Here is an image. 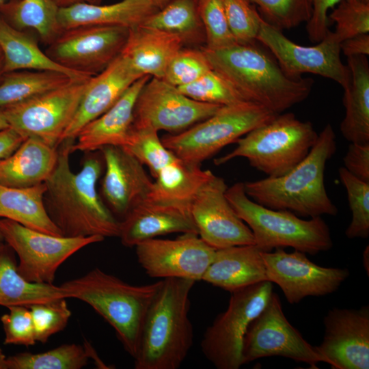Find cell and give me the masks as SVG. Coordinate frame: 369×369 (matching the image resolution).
<instances>
[{"label":"cell","instance_id":"ba28073f","mask_svg":"<svg viewBox=\"0 0 369 369\" xmlns=\"http://www.w3.org/2000/svg\"><path fill=\"white\" fill-rule=\"evenodd\" d=\"M276 115L249 101L221 106L209 118L178 133L164 136V146L182 161L200 165Z\"/></svg>","mask_w":369,"mask_h":369},{"label":"cell","instance_id":"7dc6e473","mask_svg":"<svg viewBox=\"0 0 369 369\" xmlns=\"http://www.w3.org/2000/svg\"><path fill=\"white\" fill-rule=\"evenodd\" d=\"M312 13L306 23V31L312 42H319L329 31L328 12L342 0H310Z\"/></svg>","mask_w":369,"mask_h":369},{"label":"cell","instance_id":"74e56055","mask_svg":"<svg viewBox=\"0 0 369 369\" xmlns=\"http://www.w3.org/2000/svg\"><path fill=\"white\" fill-rule=\"evenodd\" d=\"M338 175L346 190L352 212L345 234L348 238H366L369 236V183L357 178L344 167L338 169Z\"/></svg>","mask_w":369,"mask_h":369},{"label":"cell","instance_id":"91938a15","mask_svg":"<svg viewBox=\"0 0 369 369\" xmlns=\"http://www.w3.org/2000/svg\"><path fill=\"white\" fill-rule=\"evenodd\" d=\"M5 0H0V2L4 1Z\"/></svg>","mask_w":369,"mask_h":369},{"label":"cell","instance_id":"9a60e30c","mask_svg":"<svg viewBox=\"0 0 369 369\" xmlns=\"http://www.w3.org/2000/svg\"><path fill=\"white\" fill-rule=\"evenodd\" d=\"M220 107L191 99L163 79L150 77L137 98L133 128L179 133L209 118Z\"/></svg>","mask_w":369,"mask_h":369},{"label":"cell","instance_id":"4316f807","mask_svg":"<svg viewBox=\"0 0 369 369\" xmlns=\"http://www.w3.org/2000/svg\"><path fill=\"white\" fill-rule=\"evenodd\" d=\"M159 10L151 0H122L104 5L79 3L59 8L58 23L61 31L86 25L132 28L141 25Z\"/></svg>","mask_w":369,"mask_h":369},{"label":"cell","instance_id":"8992f818","mask_svg":"<svg viewBox=\"0 0 369 369\" xmlns=\"http://www.w3.org/2000/svg\"><path fill=\"white\" fill-rule=\"evenodd\" d=\"M226 196L237 215L250 228L255 245L262 251L292 247L316 255L333 247L329 226L321 217L303 219L291 211L262 206L247 196L243 182L228 187Z\"/></svg>","mask_w":369,"mask_h":369},{"label":"cell","instance_id":"ab89813d","mask_svg":"<svg viewBox=\"0 0 369 369\" xmlns=\"http://www.w3.org/2000/svg\"><path fill=\"white\" fill-rule=\"evenodd\" d=\"M206 48L221 49L237 43L230 29L223 0H197Z\"/></svg>","mask_w":369,"mask_h":369},{"label":"cell","instance_id":"816d5d0a","mask_svg":"<svg viewBox=\"0 0 369 369\" xmlns=\"http://www.w3.org/2000/svg\"><path fill=\"white\" fill-rule=\"evenodd\" d=\"M59 8H66L79 3H89L98 5L101 0H53Z\"/></svg>","mask_w":369,"mask_h":369},{"label":"cell","instance_id":"7c38bea8","mask_svg":"<svg viewBox=\"0 0 369 369\" xmlns=\"http://www.w3.org/2000/svg\"><path fill=\"white\" fill-rule=\"evenodd\" d=\"M129 29L120 25H86L64 29L48 45L45 53L67 69L94 76L121 55Z\"/></svg>","mask_w":369,"mask_h":369},{"label":"cell","instance_id":"ac0fdd59","mask_svg":"<svg viewBox=\"0 0 369 369\" xmlns=\"http://www.w3.org/2000/svg\"><path fill=\"white\" fill-rule=\"evenodd\" d=\"M227 188L224 179L214 174L191 202L190 212L198 236L216 249L255 245L250 228L226 196Z\"/></svg>","mask_w":369,"mask_h":369},{"label":"cell","instance_id":"5bb4252c","mask_svg":"<svg viewBox=\"0 0 369 369\" xmlns=\"http://www.w3.org/2000/svg\"><path fill=\"white\" fill-rule=\"evenodd\" d=\"M256 40L269 49L281 68L290 76L312 73L331 79L343 89L350 83L349 68L340 58L341 42L333 31L329 30L315 46H302L264 20Z\"/></svg>","mask_w":369,"mask_h":369},{"label":"cell","instance_id":"f35d334b","mask_svg":"<svg viewBox=\"0 0 369 369\" xmlns=\"http://www.w3.org/2000/svg\"><path fill=\"white\" fill-rule=\"evenodd\" d=\"M178 89L187 96L202 102L224 106L245 101L230 83L213 68L192 83Z\"/></svg>","mask_w":369,"mask_h":369},{"label":"cell","instance_id":"94428289","mask_svg":"<svg viewBox=\"0 0 369 369\" xmlns=\"http://www.w3.org/2000/svg\"><path fill=\"white\" fill-rule=\"evenodd\" d=\"M1 243H3V242H0V244H1Z\"/></svg>","mask_w":369,"mask_h":369},{"label":"cell","instance_id":"f5cc1de1","mask_svg":"<svg viewBox=\"0 0 369 369\" xmlns=\"http://www.w3.org/2000/svg\"><path fill=\"white\" fill-rule=\"evenodd\" d=\"M369 247L368 245L366 247L363 253V262L364 266L366 271L367 275H368L369 273Z\"/></svg>","mask_w":369,"mask_h":369},{"label":"cell","instance_id":"3957f363","mask_svg":"<svg viewBox=\"0 0 369 369\" xmlns=\"http://www.w3.org/2000/svg\"><path fill=\"white\" fill-rule=\"evenodd\" d=\"M336 150V137L330 124L318 134L308 155L284 175L243 182L247 196L275 210H286L301 217L336 215L324 182L327 162Z\"/></svg>","mask_w":369,"mask_h":369},{"label":"cell","instance_id":"ee69618b","mask_svg":"<svg viewBox=\"0 0 369 369\" xmlns=\"http://www.w3.org/2000/svg\"><path fill=\"white\" fill-rule=\"evenodd\" d=\"M336 23L334 33L339 40L369 33V3L361 0H342L328 16Z\"/></svg>","mask_w":369,"mask_h":369},{"label":"cell","instance_id":"e0dca14e","mask_svg":"<svg viewBox=\"0 0 369 369\" xmlns=\"http://www.w3.org/2000/svg\"><path fill=\"white\" fill-rule=\"evenodd\" d=\"M135 247L137 261L150 277L195 282L202 279L216 250L193 233L175 239L150 238Z\"/></svg>","mask_w":369,"mask_h":369},{"label":"cell","instance_id":"30bf717a","mask_svg":"<svg viewBox=\"0 0 369 369\" xmlns=\"http://www.w3.org/2000/svg\"><path fill=\"white\" fill-rule=\"evenodd\" d=\"M92 77L72 79L58 88L1 108L9 126L25 139L36 138L58 147Z\"/></svg>","mask_w":369,"mask_h":369},{"label":"cell","instance_id":"836d02e7","mask_svg":"<svg viewBox=\"0 0 369 369\" xmlns=\"http://www.w3.org/2000/svg\"><path fill=\"white\" fill-rule=\"evenodd\" d=\"M72 79H75L55 71L23 70L5 72L0 81V108L55 90Z\"/></svg>","mask_w":369,"mask_h":369},{"label":"cell","instance_id":"83f0119b","mask_svg":"<svg viewBox=\"0 0 369 369\" xmlns=\"http://www.w3.org/2000/svg\"><path fill=\"white\" fill-rule=\"evenodd\" d=\"M351 73L344 88L345 115L340 123L342 136L350 143L369 144V64L366 56L347 57Z\"/></svg>","mask_w":369,"mask_h":369},{"label":"cell","instance_id":"44dd1931","mask_svg":"<svg viewBox=\"0 0 369 369\" xmlns=\"http://www.w3.org/2000/svg\"><path fill=\"white\" fill-rule=\"evenodd\" d=\"M141 77L122 55L101 72L92 76L62 141L75 140L84 126L108 110Z\"/></svg>","mask_w":369,"mask_h":369},{"label":"cell","instance_id":"1f68e13d","mask_svg":"<svg viewBox=\"0 0 369 369\" xmlns=\"http://www.w3.org/2000/svg\"><path fill=\"white\" fill-rule=\"evenodd\" d=\"M44 183L28 188L0 184V219H8L46 234L62 236L44 204ZM0 242H3L0 234Z\"/></svg>","mask_w":369,"mask_h":369},{"label":"cell","instance_id":"9f6ffc18","mask_svg":"<svg viewBox=\"0 0 369 369\" xmlns=\"http://www.w3.org/2000/svg\"><path fill=\"white\" fill-rule=\"evenodd\" d=\"M152 3L159 8H163L167 5L171 0H151Z\"/></svg>","mask_w":369,"mask_h":369},{"label":"cell","instance_id":"8d00e7d4","mask_svg":"<svg viewBox=\"0 0 369 369\" xmlns=\"http://www.w3.org/2000/svg\"><path fill=\"white\" fill-rule=\"evenodd\" d=\"M124 148L146 165L154 177L178 158L164 146L158 131L151 128H133L128 144Z\"/></svg>","mask_w":369,"mask_h":369},{"label":"cell","instance_id":"6f0895ef","mask_svg":"<svg viewBox=\"0 0 369 369\" xmlns=\"http://www.w3.org/2000/svg\"><path fill=\"white\" fill-rule=\"evenodd\" d=\"M9 127V125L3 114L2 110L0 108V130Z\"/></svg>","mask_w":369,"mask_h":369},{"label":"cell","instance_id":"db71d44e","mask_svg":"<svg viewBox=\"0 0 369 369\" xmlns=\"http://www.w3.org/2000/svg\"><path fill=\"white\" fill-rule=\"evenodd\" d=\"M0 369L7 368V357L3 353V350L0 348Z\"/></svg>","mask_w":369,"mask_h":369},{"label":"cell","instance_id":"f546056e","mask_svg":"<svg viewBox=\"0 0 369 369\" xmlns=\"http://www.w3.org/2000/svg\"><path fill=\"white\" fill-rule=\"evenodd\" d=\"M213 175L210 170L178 157L156 173L146 199L190 208L197 193Z\"/></svg>","mask_w":369,"mask_h":369},{"label":"cell","instance_id":"ffe728a7","mask_svg":"<svg viewBox=\"0 0 369 369\" xmlns=\"http://www.w3.org/2000/svg\"><path fill=\"white\" fill-rule=\"evenodd\" d=\"M99 151L105 168L100 195L113 214L123 219L146 199L152 181L144 165L125 148L107 146Z\"/></svg>","mask_w":369,"mask_h":369},{"label":"cell","instance_id":"bcb514c9","mask_svg":"<svg viewBox=\"0 0 369 369\" xmlns=\"http://www.w3.org/2000/svg\"><path fill=\"white\" fill-rule=\"evenodd\" d=\"M9 312L1 316L5 333L4 344L33 346L37 342L30 310L23 305L7 308Z\"/></svg>","mask_w":369,"mask_h":369},{"label":"cell","instance_id":"603a6c76","mask_svg":"<svg viewBox=\"0 0 369 369\" xmlns=\"http://www.w3.org/2000/svg\"><path fill=\"white\" fill-rule=\"evenodd\" d=\"M150 77L144 75L138 79L113 106L84 126L75 138L71 152L98 151L107 146H126L133 129L137 98Z\"/></svg>","mask_w":369,"mask_h":369},{"label":"cell","instance_id":"7a4b0ae2","mask_svg":"<svg viewBox=\"0 0 369 369\" xmlns=\"http://www.w3.org/2000/svg\"><path fill=\"white\" fill-rule=\"evenodd\" d=\"M212 68L226 79L245 101L279 114L305 100L314 81L288 74L266 51L251 44L235 43L211 50L202 47Z\"/></svg>","mask_w":369,"mask_h":369},{"label":"cell","instance_id":"9c48e42d","mask_svg":"<svg viewBox=\"0 0 369 369\" xmlns=\"http://www.w3.org/2000/svg\"><path fill=\"white\" fill-rule=\"evenodd\" d=\"M273 283L262 282L231 292L227 309L208 326L201 342L205 357L217 369H238L247 330L267 304Z\"/></svg>","mask_w":369,"mask_h":369},{"label":"cell","instance_id":"7bdbcfd3","mask_svg":"<svg viewBox=\"0 0 369 369\" xmlns=\"http://www.w3.org/2000/svg\"><path fill=\"white\" fill-rule=\"evenodd\" d=\"M31 314L36 342L46 343L53 335L62 331L71 316L66 299L34 303L28 307Z\"/></svg>","mask_w":369,"mask_h":369},{"label":"cell","instance_id":"680465c9","mask_svg":"<svg viewBox=\"0 0 369 369\" xmlns=\"http://www.w3.org/2000/svg\"><path fill=\"white\" fill-rule=\"evenodd\" d=\"M361 1H364L365 3H369V0H361Z\"/></svg>","mask_w":369,"mask_h":369},{"label":"cell","instance_id":"8fae6325","mask_svg":"<svg viewBox=\"0 0 369 369\" xmlns=\"http://www.w3.org/2000/svg\"><path fill=\"white\" fill-rule=\"evenodd\" d=\"M0 234L18 258L19 274L30 282L48 284H53L57 269L72 254L105 239L52 235L8 219H0Z\"/></svg>","mask_w":369,"mask_h":369},{"label":"cell","instance_id":"4fadbf2b","mask_svg":"<svg viewBox=\"0 0 369 369\" xmlns=\"http://www.w3.org/2000/svg\"><path fill=\"white\" fill-rule=\"evenodd\" d=\"M243 364L256 359L279 356L303 362L317 369L326 359L288 320L281 301L273 292L267 304L249 325L243 340Z\"/></svg>","mask_w":369,"mask_h":369},{"label":"cell","instance_id":"e575fe53","mask_svg":"<svg viewBox=\"0 0 369 369\" xmlns=\"http://www.w3.org/2000/svg\"><path fill=\"white\" fill-rule=\"evenodd\" d=\"M182 38L185 42H196L203 26L197 0H171L163 8L148 16L141 25Z\"/></svg>","mask_w":369,"mask_h":369},{"label":"cell","instance_id":"484cf974","mask_svg":"<svg viewBox=\"0 0 369 369\" xmlns=\"http://www.w3.org/2000/svg\"><path fill=\"white\" fill-rule=\"evenodd\" d=\"M57 158L58 147L26 138L12 154L0 161V184L28 188L43 184L53 172Z\"/></svg>","mask_w":369,"mask_h":369},{"label":"cell","instance_id":"b9f144b4","mask_svg":"<svg viewBox=\"0 0 369 369\" xmlns=\"http://www.w3.org/2000/svg\"><path fill=\"white\" fill-rule=\"evenodd\" d=\"M230 29L237 43L256 42L264 20L250 0H223Z\"/></svg>","mask_w":369,"mask_h":369},{"label":"cell","instance_id":"52a82bcc","mask_svg":"<svg viewBox=\"0 0 369 369\" xmlns=\"http://www.w3.org/2000/svg\"><path fill=\"white\" fill-rule=\"evenodd\" d=\"M318 136L310 122L301 121L292 113H282L239 138L232 151L214 162L220 165L243 157L267 177L281 176L308 155Z\"/></svg>","mask_w":369,"mask_h":369},{"label":"cell","instance_id":"5b68a950","mask_svg":"<svg viewBox=\"0 0 369 369\" xmlns=\"http://www.w3.org/2000/svg\"><path fill=\"white\" fill-rule=\"evenodd\" d=\"M163 279L133 285L95 268L85 275L63 283L70 298L90 305L115 329L124 350L136 356L145 317Z\"/></svg>","mask_w":369,"mask_h":369},{"label":"cell","instance_id":"2e32d148","mask_svg":"<svg viewBox=\"0 0 369 369\" xmlns=\"http://www.w3.org/2000/svg\"><path fill=\"white\" fill-rule=\"evenodd\" d=\"M268 281L276 284L291 304L308 297H320L336 291L348 277L347 269L324 267L312 262L305 253L283 248L262 251Z\"/></svg>","mask_w":369,"mask_h":369},{"label":"cell","instance_id":"cb8c5ba5","mask_svg":"<svg viewBox=\"0 0 369 369\" xmlns=\"http://www.w3.org/2000/svg\"><path fill=\"white\" fill-rule=\"evenodd\" d=\"M202 280L230 292L268 281L262 251L256 245L216 249Z\"/></svg>","mask_w":369,"mask_h":369},{"label":"cell","instance_id":"d4e9b609","mask_svg":"<svg viewBox=\"0 0 369 369\" xmlns=\"http://www.w3.org/2000/svg\"><path fill=\"white\" fill-rule=\"evenodd\" d=\"M184 44L183 39L176 34L139 25L129 29L121 55L141 75L163 79Z\"/></svg>","mask_w":369,"mask_h":369},{"label":"cell","instance_id":"11a10c76","mask_svg":"<svg viewBox=\"0 0 369 369\" xmlns=\"http://www.w3.org/2000/svg\"><path fill=\"white\" fill-rule=\"evenodd\" d=\"M4 73V55L0 46V81Z\"/></svg>","mask_w":369,"mask_h":369},{"label":"cell","instance_id":"6da1fadb","mask_svg":"<svg viewBox=\"0 0 369 369\" xmlns=\"http://www.w3.org/2000/svg\"><path fill=\"white\" fill-rule=\"evenodd\" d=\"M74 141L65 139L58 146L56 166L44 182L46 211L64 236H118L120 221L97 190L104 164L101 153L85 152L80 171L73 172L70 154Z\"/></svg>","mask_w":369,"mask_h":369},{"label":"cell","instance_id":"f907efd6","mask_svg":"<svg viewBox=\"0 0 369 369\" xmlns=\"http://www.w3.org/2000/svg\"><path fill=\"white\" fill-rule=\"evenodd\" d=\"M23 138L11 127L0 130V161L12 154L24 141Z\"/></svg>","mask_w":369,"mask_h":369},{"label":"cell","instance_id":"4dcf8cb0","mask_svg":"<svg viewBox=\"0 0 369 369\" xmlns=\"http://www.w3.org/2000/svg\"><path fill=\"white\" fill-rule=\"evenodd\" d=\"M0 46L4 55V72L16 70H48L62 72L72 79L88 77L67 69L49 58L27 31L10 26L0 16Z\"/></svg>","mask_w":369,"mask_h":369},{"label":"cell","instance_id":"c3c4849f","mask_svg":"<svg viewBox=\"0 0 369 369\" xmlns=\"http://www.w3.org/2000/svg\"><path fill=\"white\" fill-rule=\"evenodd\" d=\"M343 161L344 167L350 174L369 183V144L351 143Z\"/></svg>","mask_w":369,"mask_h":369},{"label":"cell","instance_id":"681fc988","mask_svg":"<svg viewBox=\"0 0 369 369\" xmlns=\"http://www.w3.org/2000/svg\"><path fill=\"white\" fill-rule=\"evenodd\" d=\"M341 52L347 57L369 54V33H361L343 40L340 43Z\"/></svg>","mask_w":369,"mask_h":369},{"label":"cell","instance_id":"d6a6232c","mask_svg":"<svg viewBox=\"0 0 369 369\" xmlns=\"http://www.w3.org/2000/svg\"><path fill=\"white\" fill-rule=\"evenodd\" d=\"M59 8L53 0H8L0 2V16L12 27L33 29L41 40L51 44L62 31Z\"/></svg>","mask_w":369,"mask_h":369},{"label":"cell","instance_id":"d6986e66","mask_svg":"<svg viewBox=\"0 0 369 369\" xmlns=\"http://www.w3.org/2000/svg\"><path fill=\"white\" fill-rule=\"evenodd\" d=\"M325 335L316 346L333 369L369 368V307L330 310L323 320Z\"/></svg>","mask_w":369,"mask_h":369},{"label":"cell","instance_id":"7402d4cb","mask_svg":"<svg viewBox=\"0 0 369 369\" xmlns=\"http://www.w3.org/2000/svg\"><path fill=\"white\" fill-rule=\"evenodd\" d=\"M171 233L198 234L190 208L146 199L120 220L118 237L123 245L132 247Z\"/></svg>","mask_w":369,"mask_h":369},{"label":"cell","instance_id":"d590c367","mask_svg":"<svg viewBox=\"0 0 369 369\" xmlns=\"http://www.w3.org/2000/svg\"><path fill=\"white\" fill-rule=\"evenodd\" d=\"M89 358L84 345L65 344L40 353L23 352L7 357V368L81 369Z\"/></svg>","mask_w":369,"mask_h":369},{"label":"cell","instance_id":"f1b7e54d","mask_svg":"<svg viewBox=\"0 0 369 369\" xmlns=\"http://www.w3.org/2000/svg\"><path fill=\"white\" fill-rule=\"evenodd\" d=\"M70 298L61 286L30 282L18 272L17 261L12 249L4 242L0 244V305H29L58 299Z\"/></svg>","mask_w":369,"mask_h":369},{"label":"cell","instance_id":"277c9868","mask_svg":"<svg viewBox=\"0 0 369 369\" xmlns=\"http://www.w3.org/2000/svg\"><path fill=\"white\" fill-rule=\"evenodd\" d=\"M195 281L163 279L150 304L134 359L135 369H178L193 342L189 317L190 292Z\"/></svg>","mask_w":369,"mask_h":369},{"label":"cell","instance_id":"f6af8a7d","mask_svg":"<svg viewBox=\"0 0 369 369\" xmlns=\"http://www.w3.org/2000/svg\"><path fill=\"white\" fill-rule=\"evenodd\" d=\"M211 69L202 48H182L168 65L163 79L178 87L192 83Z\"/></svg>","mask_w":369,"mask_h":369},{"label":"cell","instance_id":"60d3db41","mask_svg":"<svg viewBox=\"0 0 369 369\" xmlns=\"http://www.w3.org/2000/svg\"><path fill=\"white\" fill-rule=\"evenodd\" d=\"M257 5L264 20L282 31L307 23L312 13L310 0H250Z\"/></svg>","mask_w":369,"mask_h":369}]
</instances>
